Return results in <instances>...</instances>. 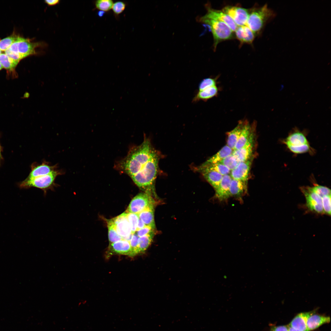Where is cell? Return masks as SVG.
I'll return each instance as SVG.
<instances>
[{
  "label": "cell",
  "mask_w": 331,
  "mask_h": 331,
  "mask_svg": "<svg viewBox=\"0 0 331 331\" xmlns=\"http://www.w3.org/2000/svg\"><path fill=\"white\" fill-rule=\"evenodd\" d=\"M154 230L150 226H146L142 229L136 231L135 233L139 237L154 232Z\"/></svg>",
  "instance_id": "obj_41"
},
{
  "label": "cell",
  "mask_w": 331,
  "mask_h": 331,
  "mask_svg": "<svg viewBox=\"0 0 331 331\" xmlns=\"http://www.w3.org/2000/svg\"><path fill=\"white\" fill-rule=\"evenodd\" d=\"M57 170L56 165L52 166L46 162L40 164L34 163L32 165L31 171L27 178L32 179L48 175Z\"/></svg>",
  "instance_id": "obj_14"
},
{
  "label": "cell",
  "mask_w": 331,
  "mask_h": 331,
  "mask_svg": "<svg viewBox=\"0 0 331 331\" xmlns=\"http://www.w3.org/2000/svg\"><path fill=\"white\" fill-rule=\"evenodd\" d=\"M126 213L127 219L131 226L132 232L134 234L136 231L139 219L138 214L125 212Z\"/></svg>",
  "instance_id": "obj_35"
},
{
  "label": "cell",
  "mask_w": 331,
  "mask_h": 331,
  "mask_svg": "<svg viewBox=\"0 0 331 331\" xmlns=\"http://www.w3.org/2000/svg\"><path fill=\"white\" fill-rule=\"evenodd\" d=\"M253 126L247 120H244L242 131L233 150H238L246 143L253 132Z\"/></svg>",
  "instance_id": "obj_21"
},
{
  "label": "cell",
  "mask_w": 331,
  "mask_h": 331,
  "mask_svg": "<svg viewBox=\"0 0 331 331\" xmlns=\"http://www.w3.org/2000/svg\"><path fill=\"white\" fill-rule=\"evenodd\" d=\"M315 313V311L302 312L298 314L292 320L289 326L300 331H308L306 322L310 316Z\"/></svg>",
  "instance_id": "obj_19"
},
{
  "label": "cell",
  "mask_w": 331,
  "mask_h": 331,
  "mask_svg": "<svg viewBox=\"0 0 331 331\" xmlns=\"http://www.w3.org/2000/svg\"><path fill=\"white\" fill-rule=\"evenodd\" d=\"M154 205L151 206L138 214L139 218L145 225L155 229Z\"/></svg>",
  "instance_id": "obj_24"
},
{
  "label": "cell",
  "mask_w": 331,
  "mask_h": 331,
  "mask_svg": "<svg viewBox=\"0 0 331 331\" xmlns=\"http://www.w3.org/2000/svg\"><path fill=\"white\" fill-rule=\"evenodd\" d=\"M232 178L230 174L223 176L221 181L215 190L214 198L220 201L227 200L230 197V187Z\"/></svg>",
  "instance_id": "obj_12"
},
{
  "label": "cell",
  "mask_w": 331,
  "mask_h": 331,
  "mask_svg": "<svg viewBox=\"0 0 331 331\" xmlns=\"http://www.w3.org/2000/svg\"><path fill=\"white\" fill-rule=\"evenodd\" d=\"M62 172L57 169L48 175L32 179L26 178L20 184V186L22 188L35 187L39 188L45 194L48 190L53 189L56 186L55 179L57 176L62 174Z\"/></svg>",
  "instance_id": "obj_5"
},
{
  "label": "cell",
  "mask_w": 331,
  "mask_h": 331,
  "mask_svg": "<svg viewBox=\"0 0 331 331\" xmlns=\"http://www.w3.org/2000/svg\"><path fill=\"white\" fill-rule=\"evenodd\" d=\"M300 189L305 197L308 209L317 213L324 214L322 198L314 191L312 186H302Z\"/></svg>",
  "instance_id": "obj_8"
},
{
  "label": "cell",
  "mask_w": 331,
  "mask_h": 331,
  "mask_svg": "<svg viewBox=\"0 0 331 331\" xmlns=\"http://www.w3.org/2000/svg\"><path fill=\"white\" fill-rule=\"evenodd\" d=\"M139 237L136 233L133 234L129 242L131 247V257H133L139 254L138 245Z\"/></svg>",
  "instance_id": "obj_36"
},
{
  "label": "cell",
  "mask_w": 331,
  "mask_h": 331,
  "mask_svg": "<svg viewBox=\"0 0 331 331\" xmlns=\"http://www.w3.org/2000/svg\"><path fill=\"white\" fill-rule=\"evenodd\" d=\"M1 146H0V163H1V159L2 158V155H1Z\"/></svg>",
  "instance_id": "obj_47"
},
{
  "label": "cell",
  "mask_w": 331,
  "mask_h": 331,
  "mask_svg": "<svg viewBox=\"0 0 331 331\" xmlns=\"http://www.w3.org/2000/svg\"><path fill=\"white\" fill-rule=\"evenodd\" d=\"M5 53L11 59L18 62L21 60L25 58L23 55L18 53L13 52L9 49L5 51Z\"/></svg>",
  "instance_id": "obj_40"
},
{
  "label": "cell",
  "mask_w": 331,
  "mask_h": 331,
  "mask_svg": "<svg viewBox=\"0 0 331 331\" xmlns=\"http://www.w3.org/2000/svg\"><path fill=\"white\" fill-rule=\"evenodd\" d=\"M324 214L331 215V195L325 196L322 198Z\"/></svg>",
  "instance_id": "obj_39"
},
{
  "label": "cell",
  "mask_w": 331,
  "mask_h": 331,
  "mask_svg": "<svg viewBox=\"0 0 331 331\" xmlns=\"http://www.w3.org/2000/svg\"><path fill=\"white\" fill-rule=\"evenodd\" d=\"M0 63L3 68L12 70L15 68L19 62L11 59L5 53H3L0 55Z\"/></svg>",
  "instance_id": "obj_29"
},
{
  "label": "cell",
  "mask_w": 331,
  "mask_h": 331,
  "mask_svg": "<svg viewBox=\"0 0 331 331\" xmlns=\"http://www.w3.org/2000/svg\"><path fill=\"white\" fill-rule=\"evenodd\" d=\"M288 331H300L295 329L288 325Z\"/></svg>",
  "instance_id": "obj_46"
},
{
  "label": "cell",
  "mask_w": 331,
  "mask_h": 331,
  "mask_svg": "<svg viewBox=\"0 0 331 331\" xmlns=\"http://www.w3.org/2000/svg\"><path fill=\"white\" fill-rule=\"evenodd\" d=\"M44 2L49 6L55 5L59 3V0H46Z\"/></svg>",
  "instance_id": "obj_43"
},
{
  "label": "cell",
  "mask_w": 331,
  "mask_h": 331,
  "mask_svg": "<svg viewBox=\"0 0 331 331\" xmlns=\"http://www.w3.org/2000/svg\"><path fill=\"white\" fill-rule=\"evenodd\" d=\"M275 15V12L268 7L267 4L262 6H255L249 10L246 25L255 35H257L261 32L267 22Z\"/></svg>",
  "instance_id": "obj_3"
},
{
  "label": "cell",
  "mask_w": 331,
  "mask_h": 331,
  "mask_svg": "<svg viewBox=\"0 0 331 331\" xmlns=\"http://www.w3.org/2000/svg\"><path fill=\"white\" fill-rule=\"evenodd\" d=\"M1 51L0 49V55H1Z\"/></svg>",
  "instance_id": "obj_49"
},
{
  "label": "cell",
  "mask_w": 331,
  "mask_h": 331,
  "mask_svg": "<svg viewBox=\"0 0 331 331\" xmlns=\"http://www.w3.org/2000/svg\"><path fill=\"white\" fill-rule=\"evenodd\" d=\"M205 7L207 10L204 17L224 22L226 24L233 32H235L238 26L232 19L222 10L215 9L212 8L209 3L206 4Z\"/></svg>",
  "instance_id": "obj_11"
},
{
  "label": "cell",
  "mask_w": 331,
  "mask_h": 331,
  "mask_svg": "<svg viewBox=\"0 0 331 331\" xmlns=\"http://www.w3.org/2000/svg\"><path fill=\"white\" fill-rule=\"evenodd\" d=\"M306 130L301 131L295 127L287 136L282 140V143L289 150L295 154L308 153L314 154V150L312 147L306 137Z\"/></svg>",
  "instance_id": "obj_2"
},
{
  "label": "cell",
  "mask_w": 331,
  "mask_h": 331,
  "mask_svg": "<svg viewBox=\"0 0 331 331\" xmlns=\"http://www.w3.org/2000/svg\"><path fill=\"white\" fill-rule=\"evenodd\" d=\"M154 232L139 237L138 249V253H144L150 245L154 236Z\"/></svg>",
  "instance_id": "obj_28"
},
{
  "label": "cell",
  "mask_w": 331,
  "mask_h": 331,
  "mask_svg": "<svg viewBox=\"0 0 331 331\" xmlns=\"http://www.w3.org/2000/svg\"><path fill=\"white\" fill-rule=\"evenodd\" d=\"M247 188L245 182L232 179L230 187V196L240 200L247 193Z\"/></svg>",
  "instance_id": "obj_18"
},
{
  "label": "cell",
  "mask_w": 331,
  "mask_h": 331,
  "mask_svg": "<svg viewBox=\"0 0 331 331\" xmlns=\"http://www.w3.org/2000/svg\"><path fill=\"white\" fill-rule=\"evenodd\" d=\"M235 32L236 37L241 44H252L255 38V35L246 25L238 26Z\"/></svg>",
  "instance_id": "obj_20"
},
{
  "label": "cell",
  "mask_w": 331,
  "mask_h": 331,
  "mask_svg": "<svg viewBox=\"0 0 331 331\" xmlns=\"http://www.w3.org/2000/svg\"><path fill=\"white\" fill-rule=\"evenodd\" d=\"M252 161L250 159L240 162L231 171L230 175L232 178L247 182L249 176Z\"/></svg>",
  "instance_id": "obj_16"
},
{
  "label": "cell",
  "mask_w": 331,
  "mask_h": 331,
  "mask_svg": "<svg viewBox=\"0 0 331 331\" xmlns=\"http://www.w3.org/2000/svg\"><path fill=\"white\" fill-rule=\"evenodd\" d=\"M126 6V3L123 1H118L113 3L112 9L116 17L123 12Z\"/></svg>",
  "instance_id": "obj_37"
},
{
  "label": "cell",
  "mask_w": 331,
  "mask_h": 331,
  "mask_svg": "<svg viewBox=\"0 0 331 331\" xmlns=\"http://www.w3.org/2000/svg\"><path fill=\"white\" fill-rule=\"evenodd\" d=\"M154 204V200L150 194L140 193L132 199L126 212L138 214Z\"/></svg>",
  "instance_id": "obj_7"
},
{
  "label": "cell",
  "mask_w": 331,
  "mask_h": 331,
  "mask_svg": "<svg viewBox=\"0 0 331 331\" xmlns=\"http://www.w3.org/2000/svg\"><path fill=\"white\" fill-rule=\"evenodd\" d=\"M2 68H3L2 65L1 64V63H0V70H1Z\"/></svg>",
  "instance_id": "obj_48"
},
{
  "label": "cell",
  "mask_w": 331,
  "mask_h": 331,
  "mask_svg": "<svg viewBox=\"0 0 331 331\" xmlns=\"http://www.w3.org/2000/svg\"><path fill=\"white\" fill-rule=\"evenodd\" d=\"M195 169L202 174L215 190L217 188L223 176L216 172L201 167L199 166L196 167Z\"/></svg>",
  "instance_id": "obj_17"
},
{
  "label": "cell",
  "mask_w": 331,
  "mask_h": 331,
  "mask_svg": "<svg viewBox=\"0 0 331 331\" xmlns=\"http://www.w3.org/2000/svg\"><path fill=\"white\" fill-rule=\"evenodd\" d=\"M221 10L228 15L238 26L246 25L249 10L236 5L225 6Z\"/></svg>",
  "instance_id": "obj_9"
},
{
  "label": "cell",
  "mask_w": 331,
  "mask_h": 331,
  "mask_svg": "<svg viewBox=\"0 0 331 331\" xmlns=\"http://www.w3.org/2000/svg\"><path fill=\"white\" fill-rule=\"evenodd\" d=\"M244 120H240L237 126L228 133L227 145L234 150L241 132Z\"/></svg>",
  "instance_id": "obj_23"
},
{
  "label": "cell",
  "mask_w": 331,
  "mask_h": 331,
  "mask_svg": "<svg viewBox=\"0 0 331 331\" xmlns=\"http://www.w3.org/2000/svg\"><path fill=\"white\" fill-rule=\"evenodd\" d=\"M215 78H207L203 79L199 86V91L202 90L207 88L216 86Z\"/></svg>",
  "instance_id": "obj_38"
},
{
  "label": "cell",
  "mask_w": 331,
  "mask_h": 331,
  "mask_svg": "<svg viewBox=\"0 0 331 331\" xmlns=\"http://www.w3.org/2000/svg\"><path fill=\"white\" fill-rule=\"evenodd\" d=\"M118 234L123 239L129 241L133 234L131 226L125 212L120 215L110 220Z\"/></svg>",
  "instance_id": "obj_10"
},
{
  "label": "cell",
  "mask_w": 331,
  "mask_h": 331,
  "mask_svg": "<svg viewBox=\"0 0 331 331\" xmlns=\"http://www.w3.org/2000/svg\"><path fill=\"white\" fill-rule=\"evenodd\" d=\"M219 163L223 164L230 171L234 169L239 163L232 154L227 156Z\"/></svg>",
  "instance_id": "obj_32"
},
{
  "label": "cell",
  "mask_w": 331,
  "mask_h": 331,
  "mask_svg": "<svg viewBox=\"0 0 331 331\" xmlns=\"http://www.w3.org/2000/svg\"><path fill=\"white\" fill-rule=\"evenodd\" d=\"M198 20L210 28L213 38L214 50H215L218 44L221 42L231 39L234 37L233 32L224 22L204 16L199 17Z\"/></svg>",
  "instance_id": "obj_4"
},
{
  "label": "cell",
  "mask_w": 331,
  "mask_h": 331,
  "mask_svg": "<svg viewBox=\"0 0 331 331\" xmlns=\"http://www.w3.org/2000/svg\"><path fill=\"white\" fill-rule=\"evenodd\" d=\"M113 3L112 0H97L95 1L94 5L96 9L105 12L112 9Z\"/></svg>",
  "instance_id": "obj_30"
},
{
  "label": "cell",
  "mask_w": 331,
  "mask_h": 331,
  "mask_svg": "<svg viewBox=\"0 0 331 331\" xmlns=\"http://www.w3.org/2000/svg\"><path fill=\"white\" fill-rule=\"evenodd\" d=\"M116 254L127 255L131 257V250L129 242L122 239L109 244L106 253L107 257Z\"/></svg>",
  "instance_id": "obj_15"
},
{
  "label": "cell",
  "mask_w": 331,
  "mask_h": 331,
  "mask_svg": "<svg viewBox=\"0 0 331 331\" xmlns=\"http://www.w3.org/2000/svg\"><path fill=\"white\" fill-rule=\"evenodd\" d=\"M145 226H146V225H145L144 223L142 221L141 219H140L139 218L137 224L136 231L142 229Z\"/></svg>",
  "instance_id": "obj_44"
},
{
  "label": "cell",
  "mask_w": 331,
  "mask_h": 331,
  "mask_svg": "<svg viewBox=\"0 0 331 331\" xmlns=\"http://www.w3.org/2000/svg\"><path fill=\"white\" fill-rule=\"evenodd\" d=\"M18 36H11L0 40V49L5 51L8 49L17 39Z\"/></svg>",
  "instance_id": "obj_34"
},
{
  "label": "cell",
  "mask_w": 331,
  "mask_h": 331,
  "mask_svg": "<svg viewBox=\"0 0 331 331\" xmlns=\"http://www.w3.org/2000/svg\"><path fill=\"white\" fill-rule=\"evenodd\" d=\"M161 155L150 139L145 137L141 144L132 147L115 167L121 173L129 176L140 188L150 193L154 189Z\"/></svg>",
  "instance_id": "obj_1"
},
{
  "label": "cell",
  "mask_w": 331,
  "mask_h": 331,
  "mask_svg": "<svg viewBox=\"0 0 331 331\" xmlns=\"http://www.w3.org/2000/svg\"><path fill=\"white\" fill-rule=\"evenodd\" d=\"M199 166L203 168L216 172L223 176L230 174L231 171L226 167L219 163L207 164L204 162Z\"/></svg>",
  "instance_id": "obj_27"
},
{
  "label": "cell",
  "mask_w": 331,
  "mask_h": 331,
  "mask_svg": "<svg viewBox=\"0 0 331 331\" xmlns=\"http://www.w3.org/2000/svg\"><path fill=\"white\" fill-rule=\"evenodd\" d=\"M288 326L281 325L272 326L270 331H288Z\"/></svg>",
  "instance_id": "obj_42"
},
{
  "label": "cell",
  "mask_w": 331,
  "mask_h": 331,
  "mask_svg": "<svg viewBox=\"0 0 331 331\" xmlns=\"http://www.w3.org/2000/svg\"><path fill=\"white\" fill-rule=\"evenodd\" d=\"M253 132L245 145L241 148L233 150L232 154L239 163L246 161L250 159L252 154L254 141Z\"/></svg>",
  "instance_id": "obj_13"
},
{
  "label": "cell",
  "mask_w": 331,
  "mask_h": 331,
  "mask_svg": "<svg viewBox=\"0 0 331 331\" xmlns=\"http://www.w3.org/2000/svg\"><path fill=\"white\" fill-rule=\"evenodd\" d=\"M218 91L216 86L199 91L194 97L193 101L196 102L201 100L206 101L208 100L215 96L218 93Z\"/></svg>",
  "instance_id": "obj_26"
},
{
  "label": "cell",
  "mask_w": 331,
  "mask_h": 331,
  "mask_svg": "<svg viewBox=\"0 0 331 331\" xmlns=\"http://www.w3.org/2000/svg\"><path fill=\"white\" fill-rule=\"evenodd\" d=\"M44 44L41 42H33L29 39L17 37L16 40L8 49L14 53L24 55L25 57L36 55V49L41 47Z\"/></svg>",
  "instance_id": "obj_6"
},
{
  "label": "cell",
  "mask_w": 331,
  "mask_h": 331,
  "mask_svg": "<svg viewBox=\"0 0 331 331\" xmlns=\"http://www.w3.org/2000/svg\"><path fill=\"white\" fill-rule=\"evenodd\" d=\"M233 150L228 146L226 145L204 162L207 164L219 163L227 156L232 154Z\"/></svg>",
  "instance_id": "obj_25"
},
{
  "label": "cell",
  "mask_w": 331,
  "mask_h": 331,
  "mask_svg": "<svg viewBox=\"0 0 331 331\" xmlns=\"http://www.w3.org/2000/svg\"><path fill=\"white\" fill-rule=\"evenodd\" d=\"M330 318L329 316H324L315 313L311 315L308 319L306 326L308 331L315 329L322 325L329 323Z\"/></svg>",
  "instance_id": "obj_22"
},
{
  "label": "cell",
  "mask_w": 331,
  "mask_h": 331,
  "mask_svg": "<svg viewBox=\"0 0 331 331\" xmlns=\"http://www.w3.org/2000/svg\"><path fill=\"white\" fill-rule=\"evenodd\" d=\"M105 12L103 11H100L98 13V15L100 17L103 16V15L104 14Z\"/></svg>",
  "instance_id": "obj_45"
},
{
  "label": "cell",
  "mask_w": 331,
  "mask_h": 331,
  "mask_svg": "<svg viewBox=\"0 0 331 331\" xmlns=\"http://www.w3.org/2000/svg\"><path fill=\"white\" fill-rule=\"evenodd\" d=\"M312 186L314 191L321 198L329 195H331V190L327 187L313 183Z\"/></svg>",
  "instance_id": "obj_33"
},
{
  "label": "cell",
  "mask_w": 331,
  "mask_h": 331,
  "mask_svg": "<svg viewBox=\"0 0 331 331\" xmlns=\"http://www.w3.org/2000/svg\"><path fill=\"white\" fill-rule=\"evenodd\" d=\"M107 224L109 244L123 239L122 237L118 234L110 220L107 221Z\"/></svg>",
  "instance_id": "obj_31"
}]
</instances>
